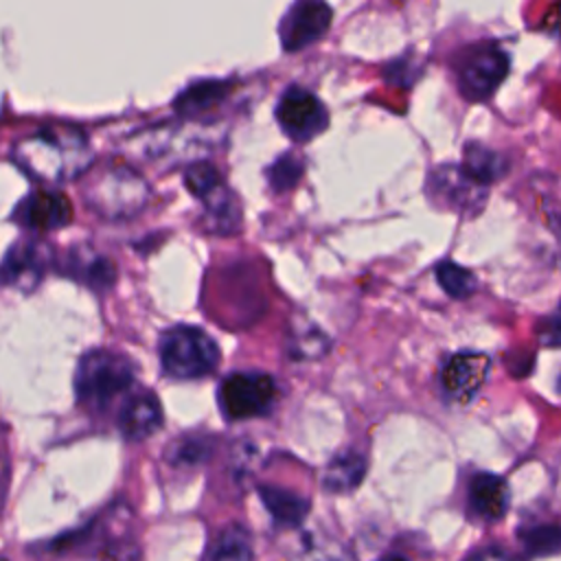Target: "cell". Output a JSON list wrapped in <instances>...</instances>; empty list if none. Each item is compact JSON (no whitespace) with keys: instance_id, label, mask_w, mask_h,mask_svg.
Here are the masks:
<instances>
[{"instance_id":"cell-1","label":"cell","mask_w":561,"mask_h":561,"mask_svg":"<svg viewBox=\"0 0 561 561\" xmlns=\"http://www.w3.org/2000/svg\"><path fill=\"white\" fill-rule=\"evenodd\" d=\"M13 162L33 180L61 184L92 167V149L85 134L66 123L44 125L13 147Z\"/></svg>"},{"instance_id":"cell-2","label":"cell","mask_w":561,"mask_h":561,"mask_svg":"<svg viewBox=\"0 0 561 561\" xmlns=\"http://www.w3.org/2000/svg\"><path fill=\"white\" fill-rule=\"evenodd\" d=\"M149 186L131 167L107 162L94 169L83 182V199L92 213L121 221L138 215L147 204Z\"/></svg>"},{"instance_id":"cell-3","label":"cell","mask_w":561,"mask_h":561,"mask_svg":"<svg viewBox=\"0 0 561 561\" xmlns=\"http://www.w3.org/2000/svg\"><path fill=\"white\" fill-rule=\"evenodd\" d=\"M136 381V364L118 351L92 348L75 370V392L83 405L103 408L114 397L131 388Z\"/></svg>"},{"instance_id":"cell-4","label":"cell","mask_w":561,"mask_h":561,"mask_svg":"<svg viewBox=\"0 0 561 561\" xmlns=\"http://www.w3.org/2000/svg\"><path fill=\"white\" fill-rule=\"evenodd\" d=\"M162 373L173 379H199L210 375L219 364L217 342L199 327L175 324L158 342Z\"/></svg>"},{"instance_id":"cell-5","label":"cell","mask_w":561,"mask_h":561,"mask_svg":"<svg viewBox=\"0 0 561 561\" xmlns=\"http://www.w3.org/2000/svg\"><path fill=\"white\" fill-rule=\"evenodd\" d=\"M186 188L204 202V226L215 232H232L241 224V206L234 193L224 182L221 173L204 160H197L184 169Z\"/></svg>"},{"instance_id":"cell-6","label":"cell","mask_w":561,"mask_h":561,"mask_svg":"<svg viewBox=\"0 0 561 561\" xmlns=\"http://www.w3.org/2000/svg\"><path fill=\"white\" fill-rule=\"evenodd\" d=\"M278 399L276 379L259 370L230 373L219 386V405L228 421H245L272 412Z\"/></svg>"},{"instance_id":"cell-7","label":"cell","mask_w":561,"mask_h":561,"mask_svg":"<svg viewBox=\"0 0 561 561\" xmlns=\"http://www.w3.org/2000/svg\"><path fill=\"white\" fill-rule=\"evenodd\" d=\"M508 75V57L495 44H480L458 61V88L467 101H484Z\"/></svg>"},{"instance_id":"cell-8","label":"cell","mask_w":561,"mask_h":561,"mask_svg":"<svg viewBox=\"0 0 561 561\" xmlns=\"http://www.w3.org/2000/svg\"><path fill=\"white\" fill-rule=\"evenodd\" d=\"M276 121L285 136L296 142H307L327 129L329 114L311 90L289 85L276 103Z\"/></svg>"},{"instance_id":"cell-9","label":"cell","mask_w":561,"mask_h":561,"mask_svg":"<svg viewBox=\"0 0 561 561\" xmlns=\"http://www.w3.org/2000/svg\"><path fill=\"white\" fill-rule=\"evenodd\" d=\"M50 265V250L37 239L15 241L0 261V285L33 291Z\"/></svg>"},{"instance_id":"cell-10","label":"cell","mask_w":561,"mask_h":561,"mask_svg":"<svg viewBox=\"0 0 561 561\" xmlns=\"http://www.w3.org/2000/svg\"><path fill=\"white\" fill-rule=\"evenodd\" d=\"M333 11L329 4L318 2V0H300L294 2L280 24H278V35H280V46L287 53L302 50L305 46L318 42L331 26Z\"/></svg>"},{"instance_id":"cell-11","label":"cell","mask_w":561,"mask_h":561,"mask_svg":"<svg viewBox=\"0 0 561 561\" xmlns=\"http://www.w3.org/2000/svg\"><path fill=\"white\" fill-rule=\"evenodd\" d=\"M427 193L438 206L469 215H476L486 199V186L473 182L460 164H443L434 169Z\"/></svg>"},{"instance_id":"cell-12","label":"cell","mask_w":561,"mask_h":561,"mask_svg":"<svg viewBox=\"0 0 561 561\" xmlns=\"http://www.w3.org/2000/svg\"><path fill=\"white\" fill-rule=\"evenodd\" d=\"M491 368V357L484 353H458L454 355L443 373H440V383L443 390L447 392L449 399L458 403H467L480 386L486 381Z\"/></svg>"},{"instance_id":"cell-13","label":"cell","mask_w":561,"mask_h":561,"mask_svg":"<svg viewBox=\"0 0 561 561\" xmlns=\"http://www.w3.org/2000/svg\"><path fill=\"white\" fill-rule=\"evenodd\" d=\"M13 219L31 230H55L72 219V206L64 193L42 188L18 204Z\"/></svg>"},{"instance_id":"cell-14","label":"cell","mask_w":561,"mask_h":561,"mask_svg":"<svg viewBox=\"0 0 561 561\" xmlns=\"http://www.w3.org/2000/svg\"><path fill=\"white\" fill-rule=\"evenodd\" d=\"M59 270L88 285L94 291H105L114 285L116 280V265L101 252L88 248V245H72L59 261Z\"/></svg>"},{"instance_id":"cell-15","label":"cell","mask_w":561,"mask_h":561,"mask_svg":"<svg viewBox=\"0 0 561 561\" xmlns=\"http://www.w3.org/2000/svg\"><path fill=\"white\" fill-rule=\"evenodd\" d=\"M162 427V405L151 390H136L118 410V430L125 438L142 440Z\"/></svg>"},{"instance_id":"cell-16","label":"cell","mask_w":561,"mask_h":561,"mask_svg":"<svg viewBox=\"0 0 561 561\" xmlns=\"http://www.w3.org/2000/svg\"><path fill=\"white\" fill-rule=\"evenodd\" d=\"M469 508L484 519H500L508 508V486L495 473H476L469 482Z\"/></svg>"},{"instance_id":"cell-17","label":"cell","mask_w":561,"mask_h":561,"mask_svg":"<svg viewBox=\"0 0 561 561\" xmlns=\"http://www.w3.org/2000/svg\"><path fill=\"white\" fill-rule=\"evenodd\" d=\"M259 495H261L265 508L270 511L272 519L283 528H298L309 513V500H305L302 495H298L294 491L261 484Z\"/></svg>"},{"instance_id":"cell-18","label":"cell","mask_w":561,"mask_h":561,"mask_svg":"<svg viewBox=\"0 0 561 561\" xmlns=\"http://www.w3.org/2000/svg\"><path fill=\"white\" fill-rule=\"evenodd\" d=\"M232 90L230 81L224 79H202L186 85L173 101V107L184 116H197L215 105H219Z\"/></svg>"},{"instance_id":"cell-19","label":"cell","mask_w":561,"mask_h":561,"mask_svg":"<svg viewBox=\"0 0 561 561\" xmlns=\"http://www.w3.org/2000/svg\"><path fill=\"white\" fill-rule=\"evenodd\" d=\"M366 473V458L359 451H342L331 458L322 473V486L329 493H348L359 486Z\"/></svg>"},{"instance_id":"cell-20","label":"cell","mask_w":561,"mask_h":561,"mask_svg":"<svg viewBox=\"0 0 561 561\" xmlns=\"http://www.w3.org/2000/svg\"><path fill=\"white\" fill-rule=\"evenodd\" d=\"M460 167L473 182L482 186H489L491 182L500 180L508 169L506 160L500 153L480 142H469L465 147V158Z\"/></svg>"},{"instance_id":"cell-21","label":"cell","mask_w":561,"mask_h":561,"mask_svg":"<svg viewBox=\"0 0 561 561\" xmlns=\"http://www.w3.org/2000/svg\"><path fill=\"white\" fill-rule=\"evenodd\" d=\"M208 561H254L252 537L241 524H228L210 543Z\"/></svg>"},{"instance_id":"cell-22","label":"cell","mask_w":561,"mask_h":561,"mask_svg":"<svg viewBox=\"0 0 561 561\" xmlns=\"http://www.w3.org/2000/svg\"><path fill=\"white\" fill-rule=\"evenodd\" d=\"M289 554L294 561H353L344 546L313 533H300L298 541L289 543Z\"/></svg>"},{"instance_id":"cell-23","label":"cell","mask_w":561,"mask_h":561,"mask_svg":"<svg viewBox=\"0 0 561 561\" xmlns=\"http://www.w3.org/2000/svg\"><path fill=\"white\" fill-rule=\"evenodd\" d=\"M215 440L204 434H186L178 436L164 451V458L173 467H195L210 458Z\"/></svg>"},{"instance_id":"cell-24","label":"cell","mask_w":561,"mask_h":561,"mask_svg":"<svg viewBox=\"0 0 561 561\" xmlns=\"http://www.w3.org/2000/svg\"><path fill=\"white\" fill-rule=\"evenodd\" d=\"M519 539L526 557H550L561 552V526L557 524L530 526L519 535Z\"/></svg>"},{"instance_id":"cell-25","label":"cell","mask_w":561,"mask_h":561,"mask_svg":"<svg viewBox=\"0 0 561 561\" xmlns=\"http://www.w3.org/2000/svg\"><path fill=\"white\" fill-rule=\"evenodd\" d=\"M302 171H305V162L300 156L283 153L265 169V178L274 193H285L300 182Z\"/></svg>"},{"instance_id":"cell-26","label":"cell","mask_w":561,"mask_h":561,"mask_svg":"<svg viewBox=\"0 0 561 561\" xmlns=\"http://www.w3.org/2000/svg\"><path fill=\"white\" fill-rule=\"evenodd\" d=\"M436 278L445 294H449L451 298L462 300L476 291V276L451 261H443L436 265Z\"/></svg>"},{"instance_id":"cell-27","label":"cell","mask_w":561,"mask_h":561,"mask_svg":"<svg viewBox=\"0 0 561 561\" xmlns=\"http://www.w3.org/2000/svg\"><path fill=\"white\" fill-rule=\"evenodd\" d=\"M327 348V340L322 337L320 331H302V333H294L291 335V344H289V353L294 357H316L320 353H324Z\"/></svg>"},{"instance_id":"cell-28","label":"cell","mask_w":561,"mask_h":561,"mask_svg":"<svg viewBox=\"0 0 561 561\" xmlns=\"http://www.w3.org/2000/svg\"><path fill=\"white\" fill-rule=\"evenodd\" d=\"M537 335L543 346H561V316H550L539 322Z\"/></svg>"},{"instance_id":"cell-29","label":"cell","mask_w":561,"mask_h":561,"mask_svg":"<svg viewBox=\"0 0 561 561\" xmlns=\"http://www.w3.org/2000/svg\"><path fill=\"white\" fill-rule=\"evenodd\" d=\"M467 561H511V557L500 548H484V550L471 554Z\"/></svg>"},{"instance_id":"cell-30","label":"cell","mask_w":561,"mask_h":561,"mask_svg":"<svg viewBox=\"0 0 561 561\" xmlns=\"http://www.w3.org/2000/svg\"><path fill=\"white\" fill-rule=\"evenodd\" d=\"M557 11H559V15H557V18H552V28L561 31V4L557 7Z\"/></svg>"},{"instance_id":"cell-31","label":"cell","mask_w":561,"mask_h":561,"mask_svg":"<svg viewBox=\"0 0 561 561\" xmlns=\"http://www.w3.org/2000/svg\"><path fill=\"white\" fill-rule=\"evenodd\" d=\"M379 561H405V559L399 557V554H388V557H383V559H379Z\"/></svg>"},{"instance_id":"cell-32","label":"cell","mask_w":561,"mask_h":561,"mask_svg":"<svg viewBox=\"0 0 561 561\" xmlns=\"http://www.w3.org/2000/svg\"><path fill=\"white\" fill-rule=\"evenodd\" d=\"M554 230H557V237H559V243H561V217L554 221Z\"/></svg>"},{"instance_id":"cell-33","label":"cell","mask_w":561,"mask_h":561,"mask_svg":"<svg viewBox=\"0 0 561 561\" xmlns=\"http://www.w3.org/2000/svg\"><path fill=\"white\" fill-rule=\"evenodd\" d=\"M2 478H4V469H2V462H0V489H2Z\"/></svg>"},{"instance_id":"cell-34","label":"cell","mask_w":561,"mask_h":561,"mask_svg":"<svg viewBox=\"0 0 561 561\" xmlns=\"http://www.w3.org/2000/svg\"><path fill=\"white\" fill-rule=\"evenodd\" d=\"M559 392H561V377H559Z\"/></svg>"}]
</instances>
